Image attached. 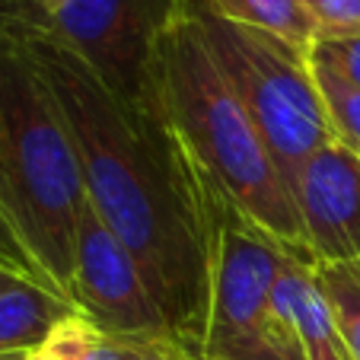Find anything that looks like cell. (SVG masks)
Wrapping results in <instances>:
<instances>
[{
  "instance_id": "obj_1",
  "label": "cell",
  "mask_w": 360,
  "mask_h": 360,
  "mask_svg": "<svg viewBox=\"0 0 360 360\" xmlns=\"http://www.w3.org/2000/svg\"><path fill=\"white\" fill-rule=\"evenodd\" d=\"M22 39L55 96L80 163L86 204L137 259L172 338L201 360L214 252V185L160 102L115 96L45 20Z\"/></svg>"
},
{
  "instance_id": "obj_2",
  "label": "cell",
  "mask_w": 360,
  "mask_h": 360,
  "mask_svg": "<svg viewBox=\"0 0 360 360\" xmlns=\"http://www.w3.org/2000/svg\"><path fill=\"white\" fill-rule=\"evenodd\" d=\"M22 22L29 20L0 26V214L68 297L86 191L70 131L22 39Z\"/></svg>"
},
{
  "instance_id": "obj_3",
  "label": "cell",
  "mask_w": 360,
  "mask_h": 360,
  "mask_svg": "<svg viewBox=\"0 0 360 360\" xmlns=\"http://www.w3.org/2000/svg\"><path fill=\"white\" fill-rule=\"evenodd\" d=\"M153 93L166 122L214 188L224 191L252 224L306 255L297 204L271 150L185 10H179L157 45Z\"/></svg>"
},
{
  "instance_id": "obj_4",
  "label": "cell",
  "mask_w": 360,
  "mask_h": 360,
  "mask_svg": "<svg viewBox=\"0 0 360 360\" xmlns=\"http://www.w3.org/2000/svg\"><path fill=\"white\" fill-rule=\"evenodd\" d=\"M204 45L230 80L252 122L265 137L284 182L326 143L338 141L309 48L211 13L198 0H182Z\"/></svg>"
},
{
  "instance_id": "obj_5",
  "label": "cell",
  "mask_w": 360,
  "mask_h": 360,
  "mask_svg": "<svg viewBox=\"0 0 360 360\" xmlns=\"http://www.w3.org/2000/svg\"><path fill=\"white\" fill-rule=\"evenodd\" d=\"M293 255L300 252L252 224L224 191L214 188L211 297L201 360H290L274 338L271 300Z\"/></svg>"
},
{
  "instance_id": "obj_6",
  "label": "cell",
  "mask_w": 360,
  "mask_h": 360,
  "mask_svg": "<svg viewBox=\"0 0 360 360\" xmlns=\"http://www.w3.org/2000/svg\"><path fill=\"white\" fill-rule=\"evenodd\" d=\"M179 10L182 0H64L45 16V29L115 96L150 105L153 55Z\"/></svg>"
},
{
  "instance_id": "obj_7",
  "label": "cell",
  "mask_w": 360,
  "mask_h": 360,
  "mask_svg": "<svg viewBox=\"0 0 360 360\" xmlns=\"http://www.w3.org/2000/svg\"><path fill=\"white\" fill-rule=\"evenodd\" d=\"M68 297L89 326L109 335L172 338L137 259L89 204H83L77 217L74 278Z\"/></svg>"
},
{
  "instance_id": "obj_8",
  "label": "cell",
  "mask_w": 360,
  "mask_h": 360,
  "mask_svg": "<svg viewBox=\"0 0 360 360\" xmlns=\"http://www.w3.org/2000/svg\"><path fill=\"white\" fill-rule=\"evenodd\" d=\"M287 188L313 265L360 259V157L347 143L332 141L316 150Z\"/></svg>"
},
{
  "instance_id": "obj_9",
  "label": "cell",
  "mask_w": 360,
  "mask_h": 360,
  "mask_svg": "<svg viewBox=\"0 0 360 360\" xmlns=\"http://www.w3.org/2000/svg\"><path fill=\"white\" fill-rule=\"evenodd\" d=\"M74 316H80L77 306L55 287L29 278L10 281L0 290V354L35 351Z\"/></svg>"
},
{
  "instance_id": "obj_10",
  "label": "cell",
  "mask_w": 360,
  "mask_h": 360,
  "mask_svg": "<svg viewBox=\"0 0 360 360\" xmlns=\"http://www.w3.org/2000/svg\"><path fill=\"white\" fill-rule=\"evenodd\" d=\"M281 287H284L293 322H297L303 360H354L345 335L338 332L326 300L319 293L313 262L303 259V255H293L287 262V268L281 271Z\"/></svg>"
},
{
  "instance_id": "obj_11",
  "label": "cell",
  "mask_w": 360,
  "mask_h": 360,
  "mask_svg": "<svg viewBox=\"0 0 360 360\" xmlns=\"http://www.w3.org/2000/svg\"><path fill=\"white\" fill-rule=\"evenodd\" d=\"M61 360H195L172 338H134V335H109L89 326L83 316H74L51 335Z\"/></svg>"
},
{
  "instance_id": "obj_12",
  "label": "cell",
  "mask_w": 360,
  "mask_h": 360,
  "mask_svg": "<svg viewBox=\"0 0 360 360\" xmlns=\"http://www.w3.org/2000/svg\"><path fill=\"white\" fill-rule=\"evenodd\" d=\"M198 4L230 22L265 29L300 48H309L319 35V26L306 13L303 0H198Z\"/></svg>"
},
{
  "instance_id": "obj_13",
  "label": "cell",
  "mask_w": 360,
  "mask_h": 360,
  "mask_svg": "<svg viewBox=\"0 0 360 360\" xmlns=\"http://www.w3.org/2000/svg\"><path fill=\"white\" fill-rule=\"evenodd\" d=\"M313 271L335 326L345 335L354 360H360V259L316 262Z\"/></svg>"
},
{
  "instance_id": "obj_14",
  "label": "cell",
  "mask_w": 360,
  "mask_h": 360,
  "mask_svg": "<svg viewBox=\"0 0 360 360\" xmlns=\"http://www.w3.org/2000/svg\"><path fill=\"white\" fill-rule=\"evenodd\" d=\"M309 61L345 86L360 89V29L316 35V41L309 45Z\"/></svg>"
},
{
  "instance_id": "obj_15",
  "label": "cell",
  "mask_w": 360,
  "mask_h": 360,
  "mask_svg": "<svg viewBox=\"0 0 360 360\" xmlns=\"http://www.w3.org/2000/svg\"><path fill=\"white\" fill-rule=\"evenodd\" d=\"M313 70L319 77L322 96H326L328 115H332V124H335V137L341 143H347L360 157V89L345 86L341 80H335L332 74H326L319 68H313Z\"/></svg>"
},
{
  "instance_id": "obj_16",
  "label": "cell",
  "mask_w": 360,
  "mask_h": 360,
  "mask_svg": "<svg viewBox=\"0 0 360 360\" xmlns=\"http://www.w3.org/2000/svg\"><path fill=\"white\" fill-rule=\"evenodd\" d=\"M0 268L10 274H16V278H29V281H39V284H48L55 287L51 281L41 274V268L35 265V259L29 255V249L22 245V239L16 236V230L10 226V220L0 214ZM58 290V287H55ZM61 293V290H58Z\"/></svg>"
},
{
  "instance_id": "obj_17",
  "label": "cell",
  "mask_w": 360,
  "mask_h": 360,
  "mask_svg": "<svg viewBox=\"0 0 360 360\" xmlns=\"http://www.w3.org/2000/svg\"><path fill=\"white\" fill-rule=\"evenodd\" d=\"M303 7L319 26V35L360 29V0H303Z\"/></svg>"
},
{
  "instance_id": "obj_18",
  "label": "cell",
  "mask_w": 360,
  "mask_h": 360,
  "mask_svg": "<svg viewBox=\"0 0 360 360\" xmlns=\"http://www.w3.org/2000/svg\"><path fill=\"white\" fill-rule=\"evenodd\" d=\"M20 20H45L29 0H0V26L4 22H20Z\"/></svg>"
},
{
  "instance_id": "obj_19",
  "label": "cell",
  "mask_w": 360,
  "mask_h": 360,
  "mask_svg": "<svg viewBox=\"0 0 360 360\" xmlns=\"http://www.w3.org/2000/svg\"><path fill=\"white\" fill-rule=\"evenodd\" d=\"M22 360H61V357H58L55 345H51V341H45V345H41V347H35V351H29Z\"/></svg>"
},
{
  "instance_id": "obj_20",
  "label": "cell",
  "mask_w": 360,
  "mask_h": 360,
  "mask_svg": "<svg viewBox=\"0 0 360 360\" xmlns=\"http://www.w3.org/2000/svg\"><path fill=\"white\" fill-rule=\"evenodd\" d=\"M29 4H32V7L39 10L41 16H48V13H51V10H55V7H61L64 0H29Z\"/></svg>"
},
{
  "instance_id": "obj_21",
  "label": "cell",
  "mask_w": 360,
  "mask_h": 360,
  "mask_svg": "<svg viewBox=\"0 0 360 360\" xmlns=\"http://www.w3.org/2000/svg\"><path fill=\"white\" fill-rule=\"evenodd\" d=\"M10 281H16V274H10V271H4V268H0V290H4Z\"/></svg>"
},
{
  "instance_id": "obj_22",
  "label": "cell",
  "mask_w": 360,
  "mask_h": 360,
  "mask_svg": "<svg viewBox=\"0 0 360 360\" xmlns=\"http://www.w3.org/2000/svg\"><path fill=\"white\" fill-rule=\"evenodd\" d=\"M26 354H29V351H26ZM26 354H0V360H22Z\"/></svg>"
}]
</instances>
